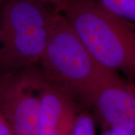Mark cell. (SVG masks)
<instances>
[{"label":"cell","instance_id":"1","mask_svg":"<svg viewBox=\"0 0 135 135\" xmlns=\"http://www.w3.org/2000/svg\"><path fill=\"white\" fill-rule=\"evenodd\" d=\"M40 74L54 88L86 104L109 73L87 50L66 17L56 11L46 48L39 61Z\"/></svg>","mask_w":135,"mask_h":135},{"label":"cell","instance_id":"2","mask_svg":"<svg viewBox=\"0 0 135 135\" xmlns=\"http://www.w3.org/2000/svg\"><path fill=\"white\" fill-rule=\"evenodd\" d=\"M59 12L66 17L98 62L125 74L135 83V30L129 22L92 0H71Z\"/></svg>","mask_w":135,"mask_h":135},{"label":"cell","instance_id":"3","mask_svg":"<svg viewBox=\"0 0 135 135\" xmlns=\"http://www.w3.org/2000/svg\"><path fill=\"white\" fill-rule=\"evenodd\" d=\"M57 11L33 0H5L0 12V76L38 63Z\"/></svg>","mask_w":135,"mask_h":135},{"label":"cell","instance_id":"4","mask_svg":"<svg viewBox=\"0 0 135 135\" xmlns=\"http://www.w3.org/2000/svg\"><path fill=\"white\" fill-rule=\"evenodd\" d=\"M31 68L0 76V110L13 135H40L43 77Z\"/></svg>","mask_w":135,"mask_h":135},{"label":"cell","instance_id":"5","mask_svg":"<svg viewBox=\"0 0 135 135\" xmlns=\"http://www.w3.org/2000/svg\"><path fill=\"white\" fill-rule=\"evenodd\" d=\"M104 129L123 128L135 131V93L113 71H110L89 102Z\"/></svg>","mask_w":135,"mask_h":135},{"label":"cell","instance_id":"6","mask_svg":"<svg viewBox=\"0 0 135 135\" xmlns=\"http://www.w3.org/2000/svg\"><path fill=\"white\" fill-rule=\"evenodd\" d=\"M77 116L72 98L44 80L41 89L40 135H71Z\"/></svg>","mask_w":135,"mask_h":135},{"label":"cell","instance_id":"7","mask_svg":"<svg viewBox=\"0 0 135 135\" xmlns=\"http://www.w3.org/2000/svg\"><path fill=\"white\" fill-rule=\"evenodd\" d=\"M101 8L128 22H135V0H92Z\"/></svg>","mask_w":135,"mask_h":135},{"label":"cell","instance_id":"8","mask_svg":"<svg viewBox=\"0 0 135 135\" xmlns=\"http://www.w3.org/2000/svg\"><path fill=\"white\" fill-rule=\"evenodd\" d=\"M71 135H95V123L86 113L77 116Z\"/></svg>","mask_w":135,"mask_h":135},{"label":"cell","instance_id":"9","mask_svg":"<svg viewBox=\"0 0 135 135\" xmlns=\"http://www.w3.org/2000/svg\"><path fill=\"white\" fill-rule=\"evenodd\" d=\"M33 1L47 5L57 11H59L63 6L66 5L71 0H33Z\"/></svg>","mask_w":135,"mask_h":135},{"label":"cell","instance_id":"10","mask_svg":"<svg viewBox=\"0 0 135 135\" xmlns=\"http://www.w3.org/2000/svg\"><path fill=\"white\" fill-rule=\"evenodd\" d=\"M101 135H135V131L123 128H110L104 129Z\"/></svg>","mask_w":135,"mask_h":135},{"label":"cell","instance_id":"11","mask_svg":"<svg viewBox=\"0 0 135 135\" xmlns=\"http://www.w3.org/2000/svg\"><path fill=\"white\" fill-rule=\"evenodd\" d=\"M0 135H13L9 123L0 110Z\"/></svg>","mask_w":135,"mask_h":135},{"label":"cell","instance_id":"12","mask_svg":"<svg viewBox=\"0 0 135 135\" xmlns=\"http://www.w3.org/2000/svg\"><path fill=\"white\" fill-rule=\"evenodd\" d=\"M129 83V86H130V87L131 88V89L134 91V92L135 93V83Z\"/></svg>","mask_w":135,"mask_h":135},{"label":"cell","instance_id":"13","mask_svg":"<svg viewBox=\"0 0 135 135\" xmlns=\"http://www.w3.org/2000/svg\"><path fill=\"white\" fill-rule=\"evenodd\" d=\"M5 0H0V12H1V9H2V7L3 5V2H4Z\"/></svg>","mask_w":135,"mask_h":135}]
</instances>
